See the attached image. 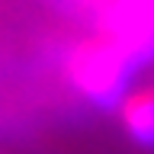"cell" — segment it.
Masks as SVG:
<instances>
[{
    "label": "cell",
    "instance_id": "obj_2",
    "mask_svg": "<svg viewBox=\"0 0 154 154\" xmlns=\"http://www.w3.org/2000/svg\"><path fill=\"white\" fill-rule=\"evenodd\" d=\"M125 135L141 148H154V80L135 84L116 109Z\"/></svg>",
    "mask_w": 154,
    "mask_h": 154
},
{
    "label": "cell",
    "instance_id": "obj_1",
    "mask_svg": "<svg viewBox=\"0 0 154 154\" xmlns=\"http://www.w3.org/2000/svg\"><path fill=\"white\" fill-rule=\"evenodd\" d=\"M67 84L84 96L87 103L103 106V109H119L125 93L132 90L135 67L125 58V51L103 32L77 38L64 58Z\"/></svg>",
    "mask_w": 154,
    "mask_h": 154
},
{
    "label": "cell",
    "instance_id": "obj_3",
    "mask_svg": "<svg viewBox=\"0 0 154 154\" xmlns=\"http://www.w3.org/2000/svg\"><path fill=\"white\" fill-rule=\"evenodd\" d=\"M103 35H106V32H103ZM109 38H112L116 45L125 51V58L132 61L135 71L154 64V16L138 19V23H132V26L112 32Z\"/></svg>",
    "mask_w": 154,
    "mask_h": 154
},
{
    "label": "cell",
    "instance_id": "obj_4",
    "mask_svg": "<svg viewBox=\"0 0 154 154\" xmlns=\"http://www.w3.org/2000/svg\"><path fill=\"white\" fill-rule=\"evenodd\" d=\"M48 3H55L61 10H71V13H87V16L93 19V10L100 0H48Z\"/></svg>",
    "mask_w": 154,
    "mask_h": 154
}]
</instances>
